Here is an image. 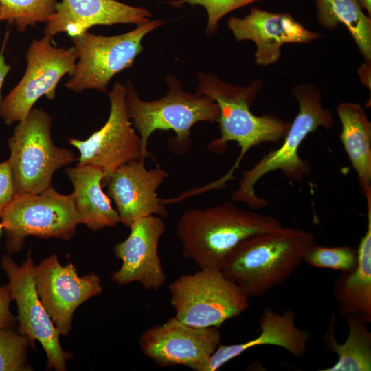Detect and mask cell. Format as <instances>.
Wrapping results in <instances>:
<instances>
[{"instance_id": "ac0fdd59", "label": "cell", "mask_w": 371, "mask_h": 371, "mask_svg": "<svg viewBox=\"0 0 371 371\" xmlns=\"http://www.w3.org/2000/svg\"><path fill=\"white\" fill-rule=\"evenodd\" d=\"M152 14L142 7H134L115 0H62L46 23L44 34L53 37L67 32L71 37L95 25L133 23L150 21Z\"/></svg>"}, {"instance_id": "5bb4252c", "label": "cell", "mask_w": 371, "mask_h": 371, "mask_svg": "<svg viewBox=\"0 0 371 371\" xmlns=\"http://www.w3.org/2000/svg\"><path fill=\"white\" fill-rule=\"evenodd\" d=\"M33 276L38 297L63 335L69 334L76 309L102 292L98 275L91 273L80 276L72 263L63 266L56 254L34 265Z\"/></svg>"}, {"instance_id": "e575fe53", "label": "cell", "mask_w": 371, "mask_h": 371, "mask_svg": "<svg viewBox=\"0 0 371 371\" xmlns=\"http://www.w3.org/2000/svg\"><path fill=\"white\" fill-rule=\"evenodd\" d=\"M0 21H1V19H0Z\"/></svg>"}, {"instance_id": "f546056e", "label": "cell", "mask_w": 371, "mask_h": 371, "mask_svg": "<svg viewBox=\"0 0 371 371\" xmlns=\"http://www.w3.org/2000/svg\"><path fill=\"white\" fill-rule=\"evenodd\" d=\"M11 300L8 285L0 286V330L12 328L16 324V318L12 314L10 309Z\"/></svg>"}, {"instance_id": "52a82bcc", "label": "cell", "mask_w": 371, "mask_h": 371, "mask_svg": "<svg viewBox=\"0 0 371 371\" xmlns=\"http://www.w3.org/2000/svg\"><path fill=\"white\" fill-rule=\"evenodd\" d=\"M168 288L175 317L194 327L219 328L249 308V299L218 269L181 275Z\"/></svg>"}, {"instance_id": "cb8c5ba5", "label": "cell", "mask_w": 371, "mask_h": 371, "mask_svg": "<svg viewBox=\"0 0 371 371\" xmlns=\"http://www.w3.org/2000/svg\"><path fill=\"white\" fill-rule=\"evenodd\" d=\"M315 5L320 25L329 31L345 25L365 61L371 63V19L357 0H315Z\"/></svg>"}, {"instance_id": "7402d4cb", "label": "cell", "mask_w": 371, "mask_h": 371, "mask_svg": "<svg viewBox=\"0 0 371 371\" xmlns=\"http://www.w3.org/2000/svg\"><path fill=\"white\" fill-rule=\"evenodd\" d=\"M341 123L340 139L355 170L361 190L371 197V122L362 106L344 102L337 106Z\"/></svg>"}, {"instance_id": "1f68e13d", "label": "cell", "mask_w": 371, "mask_h": 371, "mask_svg": "<svg viewBox=\"0 0 371 371\" xmlns=\"http://www.w3.org/2000/svg\"><path fill=\"white\" fill-rule=\"evenodd\" d=\"M370 63H363L358 70L362 83L370 89Z\"/></svg>"}, {"instance_id": "d4e9b609", "label": "cell", "mask_w": 371, "mask_h": 371, "mask_svg": "<svg viewBox=\"0 0 371 371\" xmlns=\"http://www.w3.org/2000/svg\"><path fill=\"white\" fill-rule=\"evenodd\" d=\"M57 0H0V19L15 25L19 32L37 23H47L56 12Z\"/></svg>"}, {"instance_id": "7a4b0ae2", "label": "cell", "mask_w": 371, "mask_h": 371, "mask_svg": "<svg viewBox=\"0 0 371 371\" xmlns=\"http://www.w3.org/2000/svg\"><path fill=\"white\" fill-rule=\"evenodd\" d=\"M275 217L237 207L234 201L185 211L177 225L183 255L200 269H222L245 238L282 227Z\"/></svg>"}, {"instance_id": "d6986e66", "label": "cell", "mask_w": 371, "mask_h": 371, "mask_svg": "<svg viewBox=\"0 0 371 371\" xmlns=\"http://www.w3.org/2000/svg\"><path fill=\"white\" fill-rule=\"evenodd\" d=\"M260 334L245 342L218 346L210 357L205 371H216L246 350L258 346L274 345L296 357H302L308 347V330L295 325V313L287 309L279 313L270 308L264 309L260 318Z\"/></svg>"}, {"instance_id": "3957f363", "label": "cell", "mask_w": 371, "mask_h": 371, "mask_svg": "<svg viewBox=\"0 0 371 371\" xmlns=\"http://www.w3.org/2000/svg\"><path fill=\"white\" fill-rule=\"evenodd\" d=\"M196 77L199 82L196 93L213 98L220 109L217 122L221 137L210 142L207 149L224 153L229 142H236L240 148L232 169L221 179L211 183L213 189L220 188L226 181L234 179L233 172L251 148L261 143L278 142L284 137L291 123L273 114L256 116L251 111L257 94L263 87L260 79L240 87L225 82L212 73H198Z\"/></svg>"}, {"instance_id": "277c9868", "label": "cell", "mask_w": 371, "mask_h": 371, "mask_svg": "<svg viewBox=\"0 0 371 371\" xmlns=\"http://www.w3.org/2000/svg\"><path fill=\"white\" fill-rule=\"evenodd\" d=\"M291 93L297 100L300 110L284 136L280 148L270 150L249 170L242 171L238 189L231 201L243 202L253 210L265 207L268 201L255 193L256 183L269 172L280 170L291 181H301L311 171L309 164L298 155V149L305 137L319 127L332 128L331 111L322 105V93L313 83L293 87Z\"/></svg>"}, {"instance_id": "8992f818", "label": "cell", "mask_w": 371, "mask_h": 371, "mask_svg": "<svg viewBox=\"0 0 371 371\" xmlns=\"http://www.w3.org/2000/svg\"><path fill=\"white\" fill-rule=\"evenodd\" d=\"M52 118L43 109H32L8 139V159L16 194H39L51 186L54 173L75 160L71 150L57 147L51 138Z\"/></svg>"}, {"instance_id": "9c48e42d", "label": "cell", "mask_w": 371, "mask_h": 371, "mask_svg": "<svg viewBox=\"0 0 371 371\" xmlns=\"http://www.w3.org/2000/svg\"><path fill=\"white\" fill-rule=\"evenodd\" d=\"M0 218L9 254L21 250L27 236L69 240L80 223L71 194L52 186L39 194H16Z\"/></svg>"}, {"instance_id": "8fae6325", "label": "cell", "mask_w": 371, "mask_h": 371, "mask_svg": "<svg viewBox=\"0 0 371 371\" xmlns=\"http://www.w3.org/2000/svg\"><path fill=\"white\" fill-rule=\"evenodd\" d=\"M1 267L5 273L12 300L16 302L19 322L18 331L28 337L32 346L38 341L47 355V368L56 371L66 370L69 353L63 350L60 333L42 304L34 284V262L30 253L20 265L5 255Z\"/></svg>"}, {"instance_id": "836d02e7", "label": "cell", "mask_w": 371, "mask_h": 371, "mask_svg": "<svg viewBox=\"0 0 371 371\" xmlns=\"http://www.w3.org/2000/svg\"><path fill=\"white\" fill-rule=\"evenodd\" d=\"M3 228V224H2V223H0V233H1V229Z\"/></svg>"}, {"instance_id": "4fadbf2b", "label": "cell", "mask_w": 371, "mask_h": 371, "mask_svg": "<svg viewBox=\"0 0 371 371\" xmlns=\"http://www.w3.org/2000/svg\"><path fill=\"white\" fill-rule=\"evenodd\" d=\"M221 342L218 328L194 327L173 317L146 329L139 345L142 352L161 367L182 365L205 371L210 357Z\"/></svg>"}, {"instance_id": "83f0119b", "label": "cell", "mask_w": 371, "mask_h": 371, "mask_svg": "<svg viewBox=\"0 0 371 371\" xmlns=\"http://www.w3.org/2000/svg\"><path fill=\"white\" fill-rule=\"evenodd\" d=\"M260 0H174L168 2L173 7L179 8L184 3L201 5L207 11V23L205 34L208 36L215 34L221 19L230 12Z\"/></svg>"}, {"instance_id": "4dcf8cb0", "label": "cell", "mask_w": 371, "mask_h": 371, "mask_svg": "<svg viewBox=\"0 0 371 371\" xmlns=\"http://www.w3.org/2000/svg\"><path fill=\"white\" fill-rule=\"evenodd\" d=\"M8 37V35L6 34L3 45L0 51V109H1L2 101H3L1 98V88L3 86V82L5 80V78L10 69V65L6 63L5 60V57H4V49H5V44L7 43Z\"/></svg>"}, {"instance_id": "ffe728a7", "label": "cell", "mask_w": 371, "mask_h": 371, "mask_svg": "<svg viewBox=\"0 0 371 371\" xmlns=\"http://www.w3.org/2000/svg\"><path fill=\"white\" fill-rule=\"evenodd\" d=\"M74 191L71 194L80 223L92 231L115 227L120 222L119 214L102 189L104 173L92 165H77L65 170Z\"/></svg>"}, {"instance_id": "30bf717a", "label": "cell", "mask_w": 371, "mask_h": 371, "mask_svg": "<svg viewBox=\"0 0 371 371\" xmlns=\"http://www.w3.org/2000/svg\"><path fill=\"white\" fill-rule=\"evenodd\" d=\"M52 41V37L45 35L30 45L26 71L1 103L0 116L8 125L23 120L41 97L54 99L62 77L73 74L78 58L76 49L58 48Z\"/></svg>"}, {"instance_id": "603a6c76", "label": "cell", "mask_w": 371, "mask_h": 371, "mask_svg": "<svg viewBox=\"0 0 371 371\" xmlns=\"http://www.w3.org/2000/svg\"><path fill=\"white\" fill-rule=\"evenodd\" d=\"M348 335L343 344L335 337L336 317H333L324 335V340L330 352L336 353L337 361L332 366L320 371H370L371 332L367 322L359 314L348 315Z\"/></svg>"}, {"instance_id": "9a60e30c", "label": "cell", "mask_w": 371, "mask_h": 371, "mask_svg": "<svg viewBox=\"0 0 371 371\" xmlns=\"http://www.w3.org/2000/svg\"><path fill=\"white\" fill-rule=\"evenodd\" d=\"M129 227L128 238L114 247V254L122 265L112 273L111 279L120 286L137 282L146 289L157 291L166 280L157 250L165 223L160 217L150 215Z\"/></svg>"}, {"instance_id": "2e32d148", "label": "cell", "mask_w": 371, "mask_h": 371, "mask_svg": "<svg viewBox=\"0 0 371 371\" xmlns=\"http://www.w3.org/2000/svg\"><path fill=\"white\" fill-rule=\"evenodd\" d=\"M144 160H133L120 166L102 182V186H107L120 222L128 227L147 216H168L163 200L156 192L168 174L159 167L146 169Z\"/></svg>"}, {"instance_id": "484cf974", "label": "cell", "mask_w": 371, "mask_h": 371, "mask_svg": "<svg viewBox=\"0 0 371 371\" xmlns=\"http://www.w3.org/2000/svg\"><path fill=\"white\" fill-rule=\"evenodd\" d=\"M30 344L27 336L12 328L0 330V371L31 370L26 360Z\"/></svg>"}, {"instance_id": "6da1fadb", "label": "cell", "mask_w": 371, "mask_h": 371, "mask_svg": "<svg viewBox=\"0 0 371 371\" xmlns=\"http://www.w3.org/2000/svg\"><path fill=\"white\" fill-rule=\"evenodd\" d=\"M315 244L314 234L299 228L256 234L238 244L222 271L249 299L260 297L288 279Z\"/></svg>"}, {"instance_id": "ba28073f", "label": "cell", "mask_w": 371, "mask_h": 371, "mask_svg": "<svg viewBox=\"0 0 371 371\" xmlns=\"http://www.w3.org/2000/svg\"><path fill=\"white\" fill-rule=\"evenodd\" d=\"M164 23L155 19L120 35L104 36L85 31L71 37L78 58L65 87L76 92L93 89L106 93L111 79L131 67L143 51V38Z\"/></svg>"}, {"instance_id": "d6a6232c", "label": "cell", "mask_w": 371, "mask_h": 371, "mask_svg": "<svg viewBox=\"0 0 371 371\" xmlns=\"http://www.w3.org/2000/svg\"><path fill=\"white\" fill-rule=\"evenodd\" d=\"M361 8L368 13L369 17L371 16V0H357Z\"/></svg>"}, {"instance_id": "5b68a950", "label": "cell", "mask_w": 371, "mask_h": 371, "mask_svg": "<svg viewBox=\"0 0 371 371\" xmlns=\"http://www.w3.org/2000/svg\"><path fill=\"white\" fill-rule=\"evenodd\" d=\"M167 94L156 100L144 101L130 80L126 85L125 104L130 120L139 133L143 155H149L148 140L157 130H172L176 137L169 141V148L177 155L191 147V128L199 122H218L220 109L211 97L186 92L181 82L172 74L166 77Z\"/></svg>"}, {"instance_id": "f1b7e54d", "label": "cell", "mask_w": 371, "mask_h": 371, "mask_svg": "<svg viewBox=\"0 0 371 371\" xmlns=\"http://www.w3.org/2000/svg\"><path fill=\"white\" fill-rule=\"evenodd\" d=\"M16 194L11 167L7 160L0 163V216Z\"/></svg>"}, {"instance_id": "4316f807", "label": "cell", "mask_w": 371, "mask_h": 371, "mask_svg": "<svg viewBox=\"0 0 371 371\" xmlns=\"http://www.w3.org/2000/svg\"><path fill=\"white\" fill-rule=\"evenodd\" d=\"M304 262L313 267L348 272L357 265V251L349 246L326 247L315 244L305 254Z\"/></svg>"}, {"instance_id": "7c38bea8", "label": "cell", "mask_w": 371, "mask_h": 371, "mask_svg": "<svg viewBox=\"0 0 371 371\" xmlns=\"http://www.w3.org/2000/svg\"><path fill=\"white\" fill-rule=\"evenodd\" d=\"M126 86L116 82L108 95L111 102L105 124L85 140L69 139L80 152L77 165H92L104 173L105 181L117 168L144 159L140 137L132 127L125 104Z\"/></svg>"}, {"instance_id": "44dd1931", "label": "cell", "mask_w": 371, "mask_h": 371, "mask_svg": "<svg viewBox=\"0 0 371 371\" xmlns=\"http://www.w3.org/2000/svg\"><path fill=\"white\" fill-rule=\"evenodd\" d=\"M368 225L361 237L357 251L356 268L342 272L333 287L339 312L342 316L359 314L367 322H371V199L366 200Z\"/></svg>"}, {"instance_id": "e0dca14e", "label": "cell", "mask_w": 371, "mask_h": 371, "mask_svg": "<svg viewBox=\"0 0 371 371\" xmlns=\"http://www.w3.org/2000/svg\"><path fill=\"white\" fill-rule=\"evenodd\" d=\"M227 26L237 41L255 43V61L262 66L280 58L284 44L309 43L322 36L306 29L288 13L269 12L256 6L243 18L231 16Z\"/></svg>"}]
</instances>
